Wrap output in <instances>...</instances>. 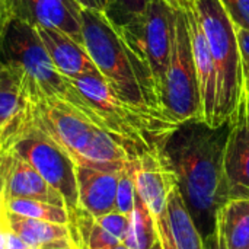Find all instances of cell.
Here are the masks:
<instances>
[{"instance_id": "6da1fadb", "label": "cell", "mask_w": 249, "mask_h": 249, "mask_svg": "<svg viewBox=\"0 0 249 249\" xmlns=\"http://www.w3.org/2000/svg\"><path fill=\"white\" fill-rule=\"evenodd\" d=\"M231 125V120L216 127L188 120L177 124L159 144L204 245L216 239L217 214L229 201L225 149Z\"/></svg>"}, {"instance_id": "7a4b0ae2", "label": "cell", "mask_w": 249, "mask_h": 249, "mask_svg": "<svg viewBox=\"0 0 249 249\" xmlns=\"http://www.w3.org/2000/svg\"><path fill=\"white\" fill-rule=\"evenodd\" d=\"M23 108L31 120L70 155L76 166L118 172L133 159L118 137L67 101L26 99Z\"/></svg>"}, {"instance_id": "3957f363", "label": "cell", "mask_w": 249, "mask_h": 249, "mask_svg": "<svg viewBox=\"0 0 249 249\" xmlns=\"http://www.w3.org/2000/svg\"><path fill=\"white\" fill-rule=\"evenodd\" d=\"M0 137L61 194L69 214L70 241L77 249H86V233L93 217L80 207L76 163L70 155L31 120L25 108L0 131Z\"/></svg>"}, {"instance_id": "277c9868", "label": "cell", "mask_w": 249, "mask_h": 249, "mask_svg": "<svg viewBox=\"0 0 249 249\" xmlns=\"http://www.w3.org/2000/svg\"><path fill=\"white\" fill-rule=\"evenodd\" d=\"M70 82L83 98L92 118L118 137L131 158L158 149L162 139L177 125L165 115L124 101L101 73L83 74Z\"/></svg>"}, {"instance_id": "5b68a950", "label": "cell", "mask_w": 249, "mask_h": 249, "mask_svg": "<svg viewBox=\"0 0 249 249\" xmlns=\"http://www.w3.org/2000/svg\"><path fill=\"white\" fill-rule=\"evenodd\" d=\"M0 61L16 74L26 99H63L90 117L70 79L57 71L35 26L12 16L0 41Z\"/></svg>"}, {"instance_id": "8992f818", "label": "cell", "mask_w": 249, "mask_h": 249, "mask_svg": "<svg viewBox=\"0 0 249 249\" xmlns=\"http://www.w3.org/2000/svg\"><path fill=\"white\" fill-rule=\"evenodd\" d=\"M82 38L98 71L124 101L137 108L165 115L133 53L104 13L82 10Z\"/></svg>"}, {"instance_id": "52a82bcc", "label": "cell", "mask_w": 249, "mask_h": 249, "mask_svg": "<svg viewBox=\"0 0 249 249\" xmlns=\"http://www.w3.org/2000/svg\"><path fill=\"white\" fill-rule=\"evenodd\" d=\"M191 6L206 34L216 67V127L233 117L245 92L236 25L220 0H191Z\"/></svg>"}, {"instance_id": "ba28073f", "label": "cell", "mask_w": 249, "mask_h": 249, "mask_svg": "<svg viewBox=\"0 0 249 249\" xmlns=\"http://www.w3.org/2000/svg\"><path fill=\"white\" fill-rule=\"evenodd\" d=\"M175 13L177 9L166 0H152L140 19L117 28L155 90L158 101L171 60Z\"/></svg>"}, {"instance_id": "9c48e42d", "label": "cell", "mask_w": 249, "mask_h": 249, "mask_svg": "<svg viewBox=\"0 0 249 249\" xmlns=\"http://www.w3.org/2000/svg\"><path fill=\"white\" fill-rule=\"evenodd\" d=\"M162 112L174 123L203 120L198 77L185 9H177L171 60L159 93Z\"/></svg>"}, {"instance_id": "30bf717a", "label": "cell", "mask_w": 249, "mask_h": 249, "mask_svg": "<svg viewBox=\"0 0 249 249\" xmlns=\"http://www.w3.org/2000/svg\"><path fill=\"white\" fill-rule=\"evenodd\" d=\"M13 16L35 28L64 32L83 44L82 6L76 0H9Z\"/></svg>"}, {"instance_id": "8fae6325", "label": "cell", "mask_w": 249, "mask_h": 249, "mask_svg": "<svg viewBox=\"0 0 249 249\" xmlns=\"http://www.w3.org/2000/svg\"><path fill=\"white\" fill-rule=\"evenodd\" d=\"M225 149V175L229 200L249 198V112L245 92L236 112Z\"/></svg>"}, {"instance_id": "7c38bea8", "label": "cell", "mask_w": 249, "mask_h": 249, "mask_svg": "<svg viewBox=\"0 0 249 249\" xmlns=\"http://www.w3.org/2000/svg\"><path fill=\"white\" fill-rule=\"evenodd\" d=\"M185 12H187L191 48H193L198 86H200L203 121L214 127V111H216V95H217V77H216L214 61L209 48L206 34L191 6V0Z\"/></svg>"}, {"instance_id": "4fadbf2b", "label": "cell", "mask_w": 249, "mask_h": 249, "mask_svg": "<svg viewBox=\"0 0 249 249\" xmlns=\"http://www.w3.org/2000/svg\"><path fill=\"white\" fill-rule=\"evenodd\" d=\"M36 31L53 64L61 76L76 79L83 74L99 73L83 44L58 29L36 28Z\"/></svg>"}, {"instance_id": "5bb4252c", "label": "cell", "mask_w": 249, "mask_h": 249, "mask_svg": "<svg viewBox=\"0 0 249 249\" xmlns=\"http://www.w3.org/2000/svg\"><path fill=\"white\" fill-rule=\"evenodd\" d=\"M80 207L93 219L115 210L118 172L76 166Z\"/></svg>"}, {"instance_id": "9a60e30c", "label": "cell", "mask_w": 249, "mask_h": 249, "mask_svg": "<svg viewBox=\"0 0 249 249\" xmlns=\"http://www.w3.org/2000/svg\"><path fill=\"white\" fill-rule=\"evenodd\" d=\"M10 198H32L66 209L64 198L25 159L13 155L6 184V204ZM67 212V210H66Z\"/></svg>"}, {"instance_id": "2e32d148", "label": "cell", "mask_w": 249, "mask_h": 249, "mask_svg": "<svg viewBox=\"0 0 249 249\" xmlns=\"http://www.w3.org/2000/svg\"><path fill=\"white\" fill-rule=\"evenodd\" d=\"M217 249H247L249 247V198L229 200L217 214Z\"/></svg>"}, {"instance_id": "e0dca14e", "label": "cell", "mask_w": 249, "mask_h": 249, "mask_svg": "<svg viewBox=\"0 0 249 249\" xmlns=\"http://www.w3.org/2000/svg\"><path fill=\"white\" fill-rule=\"evenodd\" d=\"M166 220L177 249H204V241L184 203L177 184L168 194Z\"/></svg>"}, {"instance_id": "ac0fdd59", "label": "cell", "mask_w": 249, "mask_h": 249, "mask_svg": "<svg viewBox=\"0 0 249 249\" xmlns=\"http://www.w3.org/2000/svg\"><path fill=\"white\" fill-rule=\"evenodd\" d=\"M6 222L9 231L16 233L22 241H25L29 247L34 249L41 248L42 245L60 241V239H70L69 228L66 225L51 223L38 219H29L18 214L7 213Z\"/></svg>"}, {"instance_id": "d6986e66", "label": "cell", "mask_w": 249, "mask_h": 249, "mask_svg": "<svg viewBox=\"0 0 249 249\" xmlns=\"http://www.w3.org/2000/svg\"><path fill=\"white\" fill-rule=\"evenodd\" d=\"M159 241L155 219L146 203L136 194L134 209L128 216V228L123 244L128 249H150Z\"/></svg>"}, {"instance_id": "ffe728a7", "label": "cell", "mask_w": 249, "mask_h": 249, "mask_svg": "<svg viewBox=\"0 0 249 249\" xmlns=\"http://www.w3.org/2000/svg\"><path fill=\"white\" fill-rule=\"evenodd\" d=\"M25 102L19 79L0 61V131L20 112Z\"/></svg>"}, {"instance_id": "44dd1931", "label": "cell", "mask_w": 249, "mask_h": 249, "mask_svg": "<svg viewBox=\"0 0 249 249\" xmlns=\"http://www.w3.org/2000/svg\"><path fill=\"white\" fill-rule=\"evenodd\" d=\"M6 210L12 214L69 226V214L66 209L44 201L32 198H10L6 204Z\"/></svg>"}, {"instance_id": "7402d4cb", "label": "cell", "mask_w": 249, "mask_h": 249, "mask_svg": "<svg viewBox=\"0 0 249 249\" xmlns=\"http://www.w3.org/2000/svg\"><path fill=\"white\" fill-rule=\"evenodd\" d=\"M152 0H109L104 13L115 28H123L143 16Z\"/></svg>"}, {"instance_id": "603a6c76", "label": "cell", "mask_w": 249, "mask_h": 249, "mask_svg": "<svg viewBox=\"0 0 249 249\" xmlns=\"http://www.w3.org/2000/svg\"><path fill=\"white\" fill-rule=\"evenodd\" d=\"M136 194L137 191L134 182V163L133 159H130L120 171L117 197H115V210L124 216H130L134 209Z\"/></svg>"}, {"instance_id": "cb8c5ba5", "label": "cell", "mask_w": 249, "mask_h": 249, "mask_svg": "<svg viewBox=\"0 0 249 249\" xmlns=\"http://www.w3.org/2000/svg\"><path fill=\"white\" fill-rule=\"evenodd\" d=\"M13 149L12 146L0 137V217L6 216V184H7V177L9 171L12 166L13 160Z\"/></svg>"}, {"instance_id": "d4e9b609", "label": "cell", "mask_w": 249, "mask_h": 249, "mask_svg": "<svg viewBox=\"0 0 249 249\" xmlns=\"http://www.w3.org/2000/svg\"><path fill=\"white\" fill-rule=\"evenodd\" d=\"M98 222V225L101 228H104L111 236H114L117 241L123 242L127 233V228H128V216H124L121 213H118L117 210L101 216L98 219H95Z\"/></svg>"}, {"instance_id": "484cf974", "label": "cell", "mask_w": 249, "mask_h": 249, "mask_svg": "<svg viewBox=\"0 0 249 249\" xmlns=\"http://www.w3.org/2000/svg\"><path fill=\"white\" fill-rule=\"evenodd\" d=\"M236 28L249 29V0H220Z\"/></svg>"}, {"instance_id": "4316f807", "label": "cell", "mask_w": 249, "mask_h": 249, "mask_svg": "<svg viewBox=\"0 0 249 249\" xmlns=\"http://www.w3.org/2000/svg\"><path fill=\"white\" fill-rule=\"evenodd\" d=\"M241 60H242V73H244V83L245 88H249V29L236 28Z\"/></svg>"}, {"instance_id": "83f0119b", "label": "cell", "mask_w": 249, "mask_h": 249, "mask_svg": "<svg viewBox=\"0 0 249 249\" xmlns=\"http://www.w3.org/2000/svg\"><path fill=\"white\" fill-rule=\"evenodd\" d=\"M153 219H155L158 235H159V239H160V242L163 245V249H177L174 241H172L171 232H169V226H168V220H166V213H163L160 216H156Z\"/></svg>"}, {"instance_id": "f1b7e54d", "label": "cell", "mask_w": 249, "mask_h": 249, "mask_svg": "<svg viewBox=\"0 0 249 249\" xmlns=\"http://www.w3.org/2000/svg\"><path fill=\"white\" fill-rule=\"evenodd\" d=\"M76 1L82 6V9L99 12V13H105L109 4V0H76Z\"/></svg>"}, {"instance_id": "f546056e", "label": "cell", "mask_w": 249, "mask_h": 249, "mask_svg": "<svg viewBox=\"0 0 249 249\" xmlns=\"http://www.w3.org/2000/svg\"><path fill=\"white\" fill-rule=\"evenodd\" d=\"M6 249H34L12 231H6Z\"/></svg>"}, {"instance_id": "4dcf8cb0", "label": "cell", "mask_w": 249, "mask_h": 249, "mask_svg": "<svg viewBox=\"0 0 249 249\" xmlns=\"http://www.w3.org/2000/svg\"><path fill=\"white\" fill-rule=\"evenodd\" d=\"M12 16H13V12H12V9H10V3H9V0H7L4 4L0 6V41H1L3 32H4V29H6V25H7V22H9V19H10Z\"/></svg>"}, {"instance_id": "1f68e13d", "label": "cell", "mask_w": 249, "mask_h": 249, "mask_svg": "<svg viewBox=\"0 0 249 249\" xmlns=\"http://www.w3.org/2000/svg\"><path fill=\"white\" fill-rule=\"evenodd\" d=\"M38 249H77L73 242L66 238V239H60V241H55V242H51V244H47V245H42L41 248Z\"/></svg>"}, {"instance_id": "d6a6232c", "label": "cell", "mask_w": 249, "mask_h": 249, "mask_svg": "<svg viewBox=\"0 0 249 249\" xmlns=\"http://www.w3.org/2000/svg\"><path fill=\"white\" fill-rule=\"evenodd\" d=\"M6 231H7V222H6V216H3L0 217V249H6Z\"/></svg>"}, {"instance_id": "836d02e7", "label": "cell", "mask_w": 249, "mask_h": 249, "mask_svg": "<svg viewBox=\"0 0 249 249\" xmlns=\"http://www.w3.org/2000/svg\"><path fill=\"white\" fill-rule=\"evenodd\" d=\"M166 1L175 9H187L190 4V0H166Z\"/></svg>"}, {"instance_id": "e575fe53", "label": "cell", "mask_w": 249, "mask_h": 249, "mask_svg": "<svg viewBox=\"0 0 249 249\" xmlns=\"http://www.w3.org/2000/svg\"><path fill=\"white\" fill-rule=\"evenodd\" d=\"M204 249H217V244H216V239H214L213 242H210V244L204 245Z\"/></svg>"}, {"instance_id": "d590c367", "label": "cell", "mask_w": 249, "mask_h": 249, "mask_svg": "<svg viewBox=\"0 0 249 249\" xmlns=\"http://www.w3.org/2000/svg\"><path fill=\"white\" fill-rule=\"evenodd\" d=\"M150 249H163V245H162L160 239H159V241H158V242H156V244H155V245H153Z\"/></svg>"}, {"instance_id": "8d00e7d4", "label": "cell", "mask_w": 249, "mask_h": 249, "mask_svg": "<svg viewBox=\"0 0 249 249\" xmlns=\"http://www.w3.org/2000/svg\"><path fill=\"white\" fill-rule=\"evenodd\" d=\"M109 249H128V248H127V247H125L123 242H121V244H117L115 247H112V248H109Z\"/></svg>"}, {"instance_id": "74e56055", "label": "cell", "mask_w": 249, "mask_h": 249, "mask_svg": "<svg viewBox=\"0 0 249 249\" xmlns=\"http://www.w3.org/2000/svg\"><path fill=\"white\" fill-rule=\"evenodd\" d=\"M245 98H247V107H248L249 112V88H245Z\"/></svg>"}, {"instance_id": "f35d334b", "label": "cell", "mask_w": 249, "mask_h": 249, "mask_svg": "<svg viewBox=\"0 0 249 249\" xmlns=\"http://www.w3.org/2000/svg\"><path fill=\"white\" fill-rule=\"evenodd\" d=\"M6 1H7V0H0V6H1V4H4Z\"/></svg>"}, {"instance_id": "ab89813d", "label": "cell", "mask_w": 249, "mask_h": 249, "mask_svg": "<svg viewBox=\"0 0 249 249\" xmlns=\"http://www.w3.org/2000/svg\"><path fill=\"white\" fill-rule=\"evenodd\" d=\"M247 249H249V247H248V248H247Z\"/></svg>"}]
</instances>
